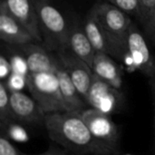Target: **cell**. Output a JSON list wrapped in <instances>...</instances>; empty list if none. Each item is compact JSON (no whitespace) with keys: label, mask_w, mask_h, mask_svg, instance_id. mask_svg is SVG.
<instances>
[{"label":"cell","mask_w":155,"mask_h":155,"mask_svg":"<svg viewBox=\"0 0 155 155\" xmlns=\"http://www.w3.org/2000/svg\"><path fill=\"white\" fill-rule=\"evenodd\" d=\"M85 102L91 108L111 115L118 113L123 106L124 95L121 90L112 86L94 74Z\"/></svg>","instance_id":"obj_6"},{"label":"cell","mask_w":155,"mask_h":155,"mask_svg":"<svg viewBox=\"0 0 155 155\" xmlns=\"http://www.w3.org/2000/svg\"><path fill=\"white\" fill-rule=\"evenodd\" d=\"M56 55L67 71L78 92L85 100L94 77L92 68L69 49L57 52Z\"/></svg>","instance_id":"obj_9"},{"label":"cell","mask_w":155,"mask_h":155,"mask_svg":"<svg viewBox=\"0 0 155 155\" xmlns=\"http://www.w3.org/2000/svg\"><path fill=\"white\" fill-rule=\"evenodd\" d=\"M0 155H22L9 139L4 135H0Z\"/></svg>","instance_id":"obj_23"},{"label":"cell","mask_w":155,"mask_h":155,"mask_svg":"<svg viewBox=\"0 0 155 155\" xmlns=\"http://www.w3.org/2000/svg\"><path fill=\"white\" fill-rule=\"evenodd\" d=\"M68 49L92 68L96 51L93 47L84 25L77 21L70 24Z\"/></svg>","instance_id":"obj_14"},{"label":"cell","mask_w":155,"mask_h":155,"mask_svg":"<svg viewBox=\"0 0 155 155\" xmlns=\"http://www.w3.org/2000/svg\"><path fill=\"white\" fill-rule=\"evenodd\" d=\"M4 83L5 84L9 93L23 92L25 87L27 88V77L16 73H12Z\"/></svg>","instance_id":"obj_20"},{"label":"cell","mask_w":155,"mask_h":155,"mask_svg":"<svg viewBox=\"0 0 155 155\" xmlns=\"http://www.w3.org/2000/svg\"><path fill=\"white\" fill-rule=\"evenodd\" d=\"M127 15H134L139 17L141 9V0H107Z\"/></svg>","instance_id":"obj_19"},{"label":"cell","mask_w":155,"mask_h":155,"mask_svg":"<svg viewBox=\"0 0 155 155\" xmlns=\"http://www.w3.org/2000/svg\"><path fill=\"white\" fill-rule=\"evenodd\" d=\"M22 155H68L64 150L58 148L57 146H54V145H50L49 148L44 152V153H37V154H27V153H22Z\"/></svg>","instance_id":"obj_26"},{"label":"cell","mask_w":155,"mask_h":155,"mask_svg":"<svg viewBox=\"0 0 155 155\" xmlns=\"http://www.w3.org/2000/svg\"><path fill=\"white\" fill-rule=\"evenodd\" d=\"M1 134L5 136L10 141L18 143H25L29 140L28 133L24 127V124L15 121H11L4 128H2Z\"/></svg>","instance_id":"obj_17"},{"label":"cell","mask_w":155,"mask_h":155,"mask_svg":"<svg viewBox=\"0 0 155 155\" xmlns=\"http://www.w3.org/2000/svg\"><path fill=\"white\" fill-rule=\"evenodd\" d=\"M149 84L152 90V94H153V104H154V127H155V74L150 78L149 81Z\"/></svg>","instance_id":"obj_27"},{"label":"cell","mask_w":155,"mask_h":155,"mask_svg":"<svg viewBox=\"0 0 155 155\" xmlns=\"http://www.w3.org/2000/svg\"><path fill=\"white\" fill-rule=\"evenodd\" d=\"M128 52L134 70L140 71L151 78L155 74V59L150 48L135 24L132 23L128 33Z\"/></svg>","instance_id":"obj_7"},{"label":"cell","mask_w":155,"mask_h":155,"mask_svg":"<svg viewBox=\"0 0 155 155\" xmlns=\"http://www.w3.org/2000/svg\"><path fill=\"white\" fill-rule=\"evenodd\" d=\"M45 47L60 52L68 49L70 24L50 0H35Z\"/></svg>","instance_id":"obj_3"},{"label":"cell","mask_w":155,"mask_h":155,"mask_svg":"<svg viewBox=\"0 0 155 155\" xmlns=\"http://www.w3.org/2000/svg\"><path fill=\"white\" fill-rule=\"evenodd\" d=\"M0 38L6 44L16 46L36 43L31 34L12 15L5 0L0 5Z\"/></svg>","instance_id":"obj_10"},{"label":"cell","mask_w":155,"mask_h":155,"mask_svg":"<svg viewBox=\"0 0 155 155\" xmlns=\"http://www.w3.org/2000/svg\"><path fill=\"white\" fill-rule=\"evenodd\" d=\"M11 74H12V66H11L9 58H7L4 54H1V56H0V79H1V82H5Z\"/></svg>","instance_id":"obj_24"},{"label":"cell","mask_w":155,"mask_h":155,"mask_svg":"<svg viewBox=\"0 0 155 155\" xmlns=\"http://www.w3.org/2000/svg\"><path fill=\"white\" fill-rule=\"evenodd\" d=\"M12 15L31 34L35 42L43 43L35 0H5Z\"/></svg>","instance_id":"obj_11"},{"label":"cell","mask_w":155,"mask_h":155,"mask_svg":"<svg viewBox=\"0 0 155 155\" xmlns=\"http://www.w3.org/2000/svg\"><path fill=\"white\" fill-rule=\"evenodd\" d=\"M124 155H134V154H131V153H127V154H124Z\"/></svg>","instance_id":"obj_28"},{"label":"cell","mask_w":155,"mask_h":155,"mask_svg":"<svg viewBox=\"0 0 155 155\" xmlns=\"http://www.w3.org/2000/svg\"><path fill=\"white\" fill-rule=\"evenodd\" d=\"M9 61L12 66V73H16L26 76L29 74V68L25 56L21 54H14L9 57Z\"/></svg>","instance_id":"obj_21"},{"label":"cell","mask_w":155,"mask_h":155,"mask_svg":"<svg viewBox=\"0 0 155 155\" xmlns=\"http://www.w3.org/2000/svg\"><path fill=\"white\" fill-rule=\"evenodd\" d=\"M27 89L45 114L67 112L54 73H29Z\"/></svg>","instance_id":"obj_4"},{"label":"cell","mask_w":155,"mask_h":155,"mask_svg":"<svg viewBox=\"0 0 155 155\" xmlns=\"http://www.w3.org/2000/svg\"><path fill=\"white\" fill-rule=\"evenodd\" d=\"M44 126L49 138L74 154L106 155L93 137L81 112H62L45 115Z\"/></svg>","instance_id":"obj_1"},{"label":"cell","mask_w":155,"mask_h":155,"mask_svg":"<svg viewBox=\"0 0 155 155\" xmlns=\"http://www.w3.org/2000/svg\"><path fill=\"white\" fill-rule=\"evenodd\" d=\"M81 114L93 137L106 155L115 153L119 143V133L111 115L91 107L81 112Z\"/></svg>","instance_id":"obj_5"},{"label":"cell","mask_w":155,"mask_h":155,"mask_svg":"<svg viewBox=\"0 0 155 155\" xmlns=\"http://www.w3.org/2000/svg\"><path fill=\"white\" fill-rule=\"evenodd\" d=\"M18 48L27 62L30 73H55L57 56L51 54L45 47L32 43Z\"/></svg>","instance_id":"obj_12"},{"label":"cell","mask_w":155,"mask_h":155,"mask_svg":"<svg viewBox=\"0 0 155 155\" xmlns=\"http://www.w3.org/2000/svg\"><path fill=\"white\" fill-rule=\"evenodd\" d=\"M83 25L96 53H104L114 58L113 46L92 9L86 15Z\"/></svg>","instance_id":"obj_16"},{"label":"cell","mask_w":155,"mask_h":155,"mask_svg":"<svg viewBox=\"0 0 155 155\" xmlns=\"http://www.w3.org/2000/svg\"><path fill=\"white\" fill-rule=\"evenodd\" d=\"M143 25L144 26L146 36L155 44V7L151 11Z\"/></svg>","instance_id":"obj_22"},{"label":"cell","mask_w":155,"mask_h":155,"mask_svg":"<svg viewBox=\"0 0 155 155\" xmlns=\"http://www.w3.org/2000/svg\"><path fill=\"white\" fill-rule=\"evenodd\" d=\"M11 117L24 125L44 124L45 114L34 100L23 92L10 93Z\"/></svg>","instance_id":"obj_8"},{"label":"cell","mask_w":155,"mask_h":155,"mask_svg":"<svg viewBox=\"0 0 155 155\" xmlns=\"http://www.w3.org/2000/svg\"><path fill=\"white\" fill-rule=\"evenodd\" d=\"M12 120L10 108V93L4 82H0V129Z\"/></svg>","instance_id":"obj_18"},{"label":"cell","mask_w":155,"mask_h":155,"mask_svg":"<svg viewBox=\"0 0 155 155\" xmlns=\"http://www.w3.org/2000/svg\"><path fill=\"white\" fill-rule=\"evenodd\" d=\"M155 7V0H141V9L139 15V21L142 24L145 21L151 11Z\"/></svg>","instance_id":"obj_25"},{"label":"cell","mask_w":155,"mask_h":155,"mask_svg":"<svg viewBox=\"0 0 155 155\" xmlns=\"http://www.w3.org/2000/svg\"><path fill=\"white\" fill-rule=\"evenodd\" d=\"M54 74L58 79L61 94L67 112H83L87 109L86 105L88 104L78 92L70 75L68 74L67 71L65 70L58 57L56 70Z\"/></svg>","instance_id":"obj_13"},{"label":"cell","mask_w":155,"mask_h":155,"mask_svg":"<svg viewBox=\"0 0 155 155\" xmlns=\"http://www.w3.org/2000/svg\"><path fill=\"white\" fill-rule=\"evenodd\" d=\"M92 70L95 75L121 90L123 86V71L112 56L104 53H96Z\"/></svg>","instance_id":"obj_15"},{"label":"cell","mask_w":155,"mask_h":155,"mask_svg":"<svg viewBox=\"0 0 155 155\" xmlns=\"http://www.w3.org/2000/svg\"><path fill=\"white\" fill-rule=\"evenodd\" d=\"M68 155H75V154H68Z\"/></svg>","instance_id":"obj_29"},{"label":"cell","mask_w":155,"mask_h":155,"mask_svg":"<svg viewBox=\"0 0 155 155\" xmlns=\"http://www.w3.org/2000/svg\"><path fill=\"white\" fill-rule=\"evenodd\" d=\"M92 10L113 46L114 58L134 70L127 44L128 33L133 22L128 15L109 2L98 3Z\"/></svg>","instance_id":"obj_2"}]
</instances>
